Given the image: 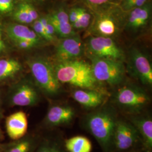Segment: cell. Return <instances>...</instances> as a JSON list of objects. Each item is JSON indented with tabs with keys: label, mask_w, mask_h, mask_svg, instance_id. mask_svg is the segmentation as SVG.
I'll list each match as a JSON object with an SVG mask.
<instances>
[{
	"label": "cell",
	"mask_w": 152,
	"mask_h": 152,
	"mask_svg": "<svg viewBox=\"0 0 152 152\" xmlns=\"http://www.w3.org/2000/svg\"><path fill=\"white\" fill-rule=\"evenodd\" d=\"M118 117L115 107L103 104L85 114L82 120L83 127L95 138L103 152H112L114 129Z\"/></svg>",
	"instance_id": "6da1fadb"
},
{
	"label": "cell",
	"mask_w": 152,
	"mask_h": 152,
	"mask_svg": "<svg viewBox=\"0 0 152 152\" xmlns=\"http://www.w3.org/2000/svg\"><path fill=\"white\" fill-rule=\"evenodd\" d=\"M56 76L60 83L77 88L101 90L99 82L95 78L90 64L79 59L58 61L54 66Z\"/></svg>",
	"instance_id": "7a4b0ae2"
},
{
	"label": "cell",
	"mask_w": 152,
	"mask_h": 152,
	"mask_svg": "<svg viewBox=\"0 0 152 152\" xmlns=\"http://www.w3.org/2000/svg\"><path fill=\"white\" fill-rule=\"evenodd\" d=\"M112 101L122 112L130 115L144 112L151 102V98L141 87L134 84H126L115 90Z\"/></svg>",
	"instance_id": "3957f363"
},
{
	"label": "cell",
	"mask_w": 152,
	"mask_h": 152,
	"mask_svg": "<svg viewBox=\"0 0 152 152\" xmlns=\"http://www.w3.org/2000/svg\"><path fill=\"white\" fill-rule=\"evenodd\" d=\"M28 65L34 83L41 91L50 97L58 95L61 84L58 81L54 66L44 58H37L29 60Z\"/></svg>",
	"instance_id": "277c9868"
},
{
	"label": "cell",
	"mask_w": 152,
	"mask_h": 152,
	"mask_svg": "<svg viewBox=\"0 0 152 152\" xmlns=\"http://www.w3.org/2000/svg\"><path fill=\"white\" fill-rule=\"evenodd\" d=\"M91 60L94 76L100 83L118 86L123 82L126 73L124 61L99 58Z\"/></svg>",
	"instance_id": "5b68a950"
},
{
	"label": "cell",
	"mask_w": 152,
	"mask_h": 152,
	"mask_svg": "<svg viewBox=\"0 0 152 152\" xmlns=\"http://www.w3.org/2000/svg\"><path fill=\"white\" fill-rule=\"evenodd\" d=\"M139 144L141 145V139L135 126L126 118L119 116L114 129L112 152H134Z\"/></svg>",
	"instance_id": "8992f818"
},
{
	"label": "cell",
	"mask_w": 152,
	"mask_h": 152,
	"mask_svg": "<svg viewBox=\"0 0 152 152\" xmlns=\"http://www.w3.org/2000/svg\"><path fill=\"white\" fill-rule=\"evenodd\" d=\"M90 58L117 60L124 61L125 55L124 51L108 37L92 36L88 40L86 48Z\"/></svg>",
	"instance_id": "52a82bcc"
},
{
	"label": "cell",
	"mask_w": 152,
	"mask_h": 152,
	"mask_svg": "<svg viewBox=\"0 0 152 152\" xmlns=\"http://www.w3.org/2000/svg\"><path fill=\"white\" fill-rule=\"evenodd\" d=\"M39 89L35 83L23 80L14 84L8 94V103L11 107H32L40 100Z\"/></svg>",
	"instance_id": "ba28073f"
},
{
	"label": "cell",
	"mask_w": 152,
	"mask_h": 152,
	"mask_svg": "<svg viewBox=\"0 0 152 152\" xmlns=\"http://www.w3.org/2000/svg\"><path fill=\"white\" fill-rule=\"evenodd\" d=\"M75 109L68 104H55L49 107L42 122V126L48 130L68 126L75 120Z\"/></svg>",
	"instance_id": "9c48e42d"
},
{
	"label": "cell",
	"mask_w": 152,
	"mask_h": 152,
	"mask_svg": "<svg viewBox=\"0 0 152 152\" xmlns=\"http://www.w3.org/2000/svg\"><path fill=\"white\" fill-rule=\"evenodd\" d=\"M129 61L131 75L144 85L152 86V65L147 56L138 49H133L130 51Z\"/></svg>",
	"instance_id": "30bf717a"
},
{
	"label": "cell",
	"mask_w": 152,
	"mask_h": 152,
	"mask_svg": "<svg viewBox=\"0 0 152 152\" xmlns=\"http://www.w3.org/2000/svg\"><path fill=\"white\" fill-rule=\"evenodd\" d=\"M85 52L82 41L76 34L63 38L56 49V58L58 61H66L79 59Z\"/></svg>",
	"instance_id": "8fae6325"
},
{
	"label": "cell",
	"mask_w": 152,
	"mask_h": 152,
	"mask_svg": "<svg viewBox=\"0 0 152 152\" xmlns=\"http://www.w3.org/2000/svg\"><path fill=\"white\" fill-rule=\"evenodd\" d=\"M135 126L140 137L144 152L152 151V119L151 115L142 112L127 115L126 118Z\"/></svg>",
	"instance_id": "7c38bea8"
},
{
	"label": "cell",
	"mask_w": 152,
	"mask_h": 152,
	"mask_svg": "<svg viewBox=\"0 0 152 152\" xmlns=\"http://www.w3.org/2000/svg\"><path fill=\"white\" fill-rule=\"evenodd\" d=\"M72 98L83 108L94 109L104 103L106 94L100 90L77 88L71 92Z\"/></svg>",
	"instance_id": "4fadbf2b"
},
{
	"label": "cell",
	"mask_w": 152,
	"mask_h": 152,
	"mask_svg": "<svg viewBox=\"0 0 152 152\" xmlns=\"http://www.w3.org/2000/svg\"><path fill=\"white\" fill-rule=\"evenodd\" d=\"M123 26L118 19L107 14L95 19L90 29L93 36L111 37L117 34Z\"/></svg>",
	"instance_id": "5bb4252c"
},
{
	"label": "cell",
	"mask_w": 152,
	"mask_h": 152,
	"mask_svg": "<svg viewBox=\"0 0 152 152\" xmlns=\"http://www.w3.org/2000/svg\"><path fill=\"white\" fill-rule=\"evenodd\" d=\"M28 126L27 114L23 111L16 112L6 118V131L12 140H18L26 135Z\"/></svg>",
	"instance_id": "9a60e30c"
},
{
	"label": "cell",
	"mask_w": 152,
	"mask_h": 152,
	"mask_svg": "<svg viewBox=\"0 0 152 152\" xmlns=\"http://www.w3.org/2000/svg\"><path fill=\"white\" fill-rule=\"evenodd\" d=\"M40 137L38 134L27 132L22 138L7 142L4 152H34Z\"/></svg>",
	"instance_id": "2e32d148"
},
{
	"label": "cell",
	"mask_w": 152,
	"mask_h": 152,
	"mask_svg": "<svg viewBox=\"0 0 152 152\" xmlns=\"http://www.w3.org/2000/svg\"><path fill=\"white\" fill-rule=\"evenodd\" d=\"M151 10L148 6H142L131 10L125 23V27L136 32L145 27L150 19Z\"/></svg>",
	"instance_id": "e0dca14e"
},
{
	"label": "cell",
	"mask_w": 152,
	"mask_h": 152,
	"mask_svg": "<svg viewBox=\"0 0 152 152\" xmlns=\"http://www.w3.org/2000/svg\"><path fill=\"white\" fill-rule=\"evenodd\" d=\"M53 25L56 34L62 38L75 34V32L69 20L68 14L63 9H59L48 16Z\"/></svg>",
	"instance_id": "ac0fdd59"
},
{
	"label": "cell",
	"mask_w": 152,
	"mask_h": 152,
	"mask_svg": "<svg viewBox=\"0 0 152 152\" xmlns=\"http://www.w3.org/2000/svg\"><path fill=\"white\" fill-rule=\"evenodd\" d=\"M6 32L13 41L28 40L38 44L41 39L36 32L31 28L23 24H11L6 28Z\"/></svg>",
	"instance_id": "d6986e66"
},
{
	"label": "cell",
	"mask_w": 152,
	"mask_h": 152,
	"mask_svg": "<svg viewBox=\"0 0 152 152\" xmlns=\"http://www.w3.org/2000/svg\"><path fill=\"white\" fill-rule=\"evenodd\" d=\"M64 140L54 134L41 135L34 152H68L65 149Z\"/></svg>",
	"instance_id": "ffe728a7"
},
{
	"label": "cell",
	"mask_w": 152,
	"mask_h": 152,
	"mask_svg": "<svg viewBox=\"0 0 152 152\" xmlns=\"http://www.w3.org/2000/svg\"><path fill=\"white\" fill-rule=\"evenodd\" d=\"M22 65L14 59H0V83L9 81L21 71Z\"/></svg>",
	"instance_id": "44dd1931"
},
{
	"label": "cell",
	"mask_w": 152,
	"mask_h": 152,
	"mask_svg": "<svg viewBox=\"0 0 152 152\" xmlns=\"http://www.w3.org/2000/svg\"><path fill=\"white\" fill-rule=\"evenodd\" d=\"M64 142L68 152H91L92 151V144L85 136H73Z\"/></svg>",
	"instance_id": "7402d4cb"
},
{
	"label": "cell",
	"mask_w": 152,
	"mask_h": 152,
	"mask_svg": "<svg viewBox=\"0 0 152 152\" xmlns=\"http://www.w3.org/2000/svg\"><path fill=\"white\" fill-rule=\"evenodd\" d=\"M91 24V15L85 9L81 8L80 14L78 19L73 24L72 27L74 30H83L90 26Z\"/></svg>",
	"instance_id": "603a6c76"
},
{
	"label": "cell",
	"mask_w": 152,
	"mask_h": 152,
	"mask_svg": "<svg viewBox=\"0 0 152 152\" xmlns=\"http://www.w3.org/2000/svg\"><path fill=\"white\" fill-rule=\"evenodd\" d=\"M13 18L16 22L22 24H31L33 22L28 12L24 2L17 6L14 12Z\"/></svg>",
	"instance_id": "cb8c5ba5"
},
{
	"label": "cell",
	"mask_w": 152,
	"mask_h": 152,
	"mask_svg": "<svg viewBox=\"0 0 152 152\" xmlns=\"http://www.w3.org/2000/svg\"><path fill=\"white\" fill-rule=\"evenodd\" d=\"M41 24H42L45 30L47 33L48 35L51 39V41H53L55 39V35L56 34L55 29L53 26V25L51 24V23L50 21L48 16L44 17L39 19Z\"/></svg>",
	"instance_id": "d4e9b609"
},
{
	"label": "cell",
	"mask_w": 152,
	"mask_h": 152,
	"mask_svg": "<svg viewBox=\"0 0 152 152\" xmlns=\"http://www.w3.org/2000/svg\"><path fill=\"white\" fill-rule=\"evenodd\" d=\"M32 28L33 30L36 32L40 38H42L48 41H50V42L51 41V39L48 35L47 33L45 30L44 27L39 19H37L34 22H33Z\"/></svg>",
	"instance_id": "484cf974"
},
{
	"label": "cell",
	"mask_w": 152,
	"mask_h": 152,
	"mask_svg": "<svg viewBox=\"0 0 152 152\" xmlns=\"http://www.w3.org/2000/svg\"><path fill=\"white\" fill-rule=\"evenodd\" d=\"M147 1V0H125L122 7L125 10H131L144 5Z\"/></svg>",
	"instance_id": "4316f807"
},
{
	"label": "cell",
	"mask_w": 152,
	"mask_h": 152,
	"mask_svg": "<svg viewBox=\"0 0 152 152\" xmlns=\"http://www.w3.org/2000/svg\"><path fill=\"white\" fill-rule=\"evenodd\" d=\"M14 8L13 0H0V13L7 14L12 11Z\"/></svg>",
	"instance_id": "83f0119b"
},
{
	"label": "cell",
	"mask_w": 152,
	"mask_h": 152,
	"mask_svg": "<svg viewBox=\"0 0 152 152\" xmlns=\"http://www.w3.org/2000/svg\"><path fill=\"white\" fill-rule=\"evenodd\" d=\"M14 42L15 44L16 47H18L19 49H24V50L32 49L33 48L38 45L37 44L33 42L28 41V40H19V41H14Z\"/></svg>",
	"instance_id": "f1b7e54d"
},
{
	"label": "cell",
	"mask_w": 152,
	"mask_h": 152,
	"mask_svg": "<svg viewBox=\"0 0 152 152\" xmlns=\"http://www.w3.org/2000/svg\"><path fill=\"white\" fill-rule=\"evenodd\" d=\"M81 9V8H79V7L73 8L69 11V14H68L69 20L71 23L72 26V24H73L78 19V18L80 14Z\"/></svg>",
	"instance_id": "f546056e"
},
{
	"label": "cell",
	"mask_w": 152,
	"mask_h": 152,
	"mask_svg": "<svg viewBox=\"0 0 152 152\" xmlns=\"http://www.w3.org/2000/svg\"><path fill=\"white\" fill-rule=\"evenodd\" d=\"M25 3V6L26 7L27 9L28 12L29 14V15L31 16V18H32L33 22H34L35 20H36L37 19H38V12L37 10L35 9V8L33 7V6L28 2H24Z\"/></svg>",
	"instance_id": "4dcf8cb0"
},
{
	"label": "cell",
	"mask_w": 152,
	"mask_h": 152,
	"mask_svg": "<svg viewBox=\"0 0 152 152\" xmlns=\"http://www.w3.org/2000/svg\"><path fill=\"white\" fill-rule=\"evenodd\" d=\"M88 3L95 5H100L108 2L110 0H86Z\"/></svg>",
	"instance_id": "1f68e13d"
},
{
	"label": "cell",
	"mask_w": 152,
	"mask_h": 152,
	"mask_svg": "<svg viewBox=\"0 0 152 152\" xmlns=\"http://www.w3.org/2000/svg\"><path fill=\"white\" fill-rule=\"evenodd\" d=\"M6 47L5 44L2 38V32L0 28V54H2L5 51Z\"/></svg>",
	"instance_id": "d6a6232c"
},
{
	"label": "cell",
	"mask_w": 152,
	"mask_h": 152,
	"mask_svg": "<svg viewBox=\"0 0 152 152\" xmlns=\"http://www.w3.org/2000/svg\"><path fill=\"white\" fill-rule=\"evenodd\" d=\"M7 145V143H1V142H0V152H4Z\"/></svg>",
	"instance_id": "836d02e7"
},
{
	"label": "cell",
	"mask_w": 152,
	"mask_h": 152,
	"mask_svg": "<svg viewBox=\"0 0 152 152\" xmlns=\"http://www.w3.org/2000/svg\"><path fill=\"white\" fill-rule=\"evenodd\" d=\"M3 111L2 109V101H1V97L0 95V122L1 121L2 119L3 118Z\"/></svg>",
	"instance_id": "e575fe53"
},
{
	"label": "cell",
	"mask_w": 152,
	"mask_h": 152,
	"mask_svg": "<svg viewBox=\"0 0 152 152\" xmlns=\"http://www.w3.org/2000/svg\"><path fill=\"white\" fill-rule=\"evenodd\" d=\"M4 133H3V132L2 131L1 129V128H0V142L4 140Z\"/></svg>",
	"instance_id": "d590c367"
},
{
	"label": "cell",
	"mask_w": 152,
	"mask_h": 152,
	"mask_svg": "<svg viewBox=\"0 0 152 152\" xmlns=\"http://www.w3.org/2000/svg\"></svg>",
	"instance_id": "8d00e7d4"
}]
</instances>
